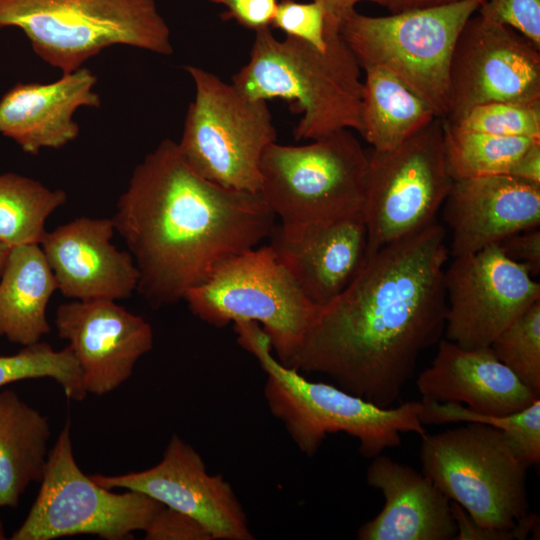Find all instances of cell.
Instances as JSON below:
<instances>
[{
  "label": "cell",
  "instance_id": "28",
  "mask_svg": "<svg viewBox=\"0 0 540 540\" xmlns=\"http://www.w3.org/2000/svg\"><path fill=\"white\" fill-rule=\"evenodd\" d=\"M420 421L423 425L480 422L501 430L518 459L527 467L540 462V398L526 408L507 415H490L453 402L422 397Z\"/></svg>",
  "mask_w": 540,
  "mask_h": 540
},
{
  "label": "cell",
  "instance_id": "21",
  "mask_svg": "<svg viewBox=\"0 0 540 540\" xmlns=\"http://www.w3.org/2000/svg\"><path fill=\"white\" fill-rule=\"evenodd\" d=\"M416 386L424 398L490 415L520 411L540 398L490 347L465 349L447 339L438 342L436 356L418 375Z\"/></svg>",
  "mask_w": 540,
  "mask_h": 540
},
{
  "label": "cell",
  "instance_id": "24",
  "mask_svg": "<svg viewBox=\"0 0 540 540\" xmlns=\"http://www.w3.org/2000/svg\"><path fill=\"white\" fill-rule=\"evenodd\" d=\"M47 417L13 390L0 391V508L16 507L40 482L48 459Z\"/></svg>",
  "mask_w": 540,
  "mask_h": 540
},
{
  "label": "cell",
  "instance_id": "34",
  "mask_svg": "<svg viewBox=\"0 0 540 540\" xmlns=\"http://www.w3.org/2000/svg\"><path fill=\"white\" fill-rule=\"evenodd\" d=\"M144 533L147 540H213L197 520L166 506L155 514Z\"/></svg>",
  "mask_w": 540,
  "mask_h": 540
},
{
  "label": "cell",
  "instance_id": "40",
  "mask_svg": "<svg viewBox=\"0 0 540 540\" xmlns=\"http://www.w3.org/2000/svg\"><path fill=\"white\" fill-rule=\"evenodd\" d=\"M11 247L0 241V278L3 273Z\"/></svg>",
  "mask_w": 540,
  "mask_h": 540
},
{
  "label": "cell",
  "instance_id": "1",
  "mask_svg": "<svg viewBox=\"0 0 540 540\" xmlns=\"http://www.w3.org/2000/svg\"><path fill=\"white\" fill-rule=\"evenodd\" d=\"M446 232L437 221L367 257L350 285L319 308L290 368L391 407L420 355L444 334Z\"/></svg>",
  "mask_w": 540,
  "mask_h": 540
},
{
  "label": "cell",
  "instance_id": "14",
  "mask_svg": "<svg viewBox=\"0 0 540 540\" xmlns=\"http://www.w3.org/2000/svg\"><path fill=\"white\" fill-rule=\"evenodd\" d=\"M450 100L447 122L488 102H540V48L509 26L472 16L453 50Z\"/></svg>",
  "mask_w": 540,
  "mask_h": 540
},
{
  "label": "cell",
  "instance_id": "16",
  "mask_svg": "<svg viewBox=\"0 0 540 540\" xmlns=\"http://www.w3.org/2000/svg\"><path fill=\"white\" fill-rule=\"evenodd\" d=\"M59 338L68 341L87 394L102 396L126 382L153 347V330L113 300H73L56 310Z\"/></svg>",
  "mask_w": 540,
  "mask_h": 540
},
{
  "label": "cell",
  "instance_id": "37",
  "mask_svg": "<svg viewBox=\"0 0 540 540\" xmlns=\"http://www.w3.org/2000/svg\"><path fill=\"white\" fill-rule=\"evenodd\" d=\"M319 4L325 13V28L338 29L341 22L353 11L357 3L370 1L386 6L387 0H311Z\"/></svg>",
  "mask_w": 540,
  "mask_h": 540
},
{
  "label": "cell",
  "instance_id": "18",
  "mask_svg": "<svg viewBox=\"0 0 540 540\" xmlns=\"http://www.w3.org/2000/svg\"><path fill=\"white\" fill-rule=\"evenodd\" d=\"M451 254L461 257L540 224V184L509 174L453 181L444 201Z\"/></svg>",
  "mask_w": 540,
  "mask_h": 540
},
{
  "label": "cell",
  "instance_id": "4",
  "mask_svg": "<svg viewBox=\"0 0 540 540\" xmlns=\"http://www.w3.org/2000/svg\"><path fill=\"white\" fill-rule=\"evenodd\" d=\"M325 40L320 50L295 37L277 39L270 27L258 30L249 61L232 78L248 97L281 98L303 113L293 131L296 140L362 130L361 67L338 29L325 28Z\"/></svg>",
  "mask_w": 540,
  "mask_h": 540
},
{
  "label": "cell",
  "instance_id": "26",
  "mask_svg": "<svg viewBox=\"0 0 540 540\" xmlns=\"http://www.w3.org/2000/svg\"><path fill=\"white\" fill-rule=\"evenodd\" d=\"M66 193L16 173L0 174V241L9 247L40 244L45 224Z\"/></svg>",
  "mask_w": 540,
  "mask_h": 540
},
{
  "label": "cell",
  "instance_id": "5",
  "mask_svg": "<svg viewBox=\"0 0 540 540\" xmlns=\"http://www.w3.org/2000/svg\"><path fill=\"white\" fill-rule=\"evenodd\" d=\"M237 341L257 359L266 374L264 397L272 415L286 428L301 452L312 457L328 434L357 439L359 452L374 458L401 445V434L426 435L420 401L379 407L336 385L308 380L272 355V344L254 321L234 323Z\"/></svg>",
  "mask_w": 540,
  "mask_h": 540
},
{
  "label": "cell",
  "instance_id": "35",
  "mask_svg": "<svg viewBox=\"0 0 540 540\" xmlns=\"http://www.w3.org/2000/svg\"><path fill=\"white\" fill-rule=\"evenodd\" d=\"M226 7L224 18L234 19L255 32L272 25L277 0H211Z\"/></svg>",
  "mask_w": 540,
  "mask_h": 540
},
{
  "label": "cell",
  "instance_id": "36",
  "mask_svg": "<svg viewBox=\"0 0 540 540\" xmlns=\"http://www.w3.org/2000/svg\"><path fill=\"white\" fill-rule=\"evenodd\" d=\"M513 261L523 265L532 276L540 272V231L538 227L508 236L498 243Z\"/></svg>",
  "mask_w": 540,
  "mask_h": 540
},
{
  "label": "cell",
  "instance_id": "17",
  "mask_svg": "<svg viewBox=\"0 0 540 540\" xmlns=\"http://www.w3.org/2000/svg\"><path fill=\"white\" fill-rule=\"evenodd\" d=\"M112 218L79 217L46 232L40 246L64 297L122 300L137 290L139 271L130 252L111 242Z\"/></svg>",
  "mask_w": 540,
  "mask_h": 540
},
{
  "label": "cell",
  "instance_id": "20",
  "mask_svg": "<svg viewBox=\"0 0 540 540\" xmlns=\"http://www.w3.org/2000/svg\"><path fill=\"white\" fill-rule=\"evenodd\" d=\"M372 459L366 482L385 502L358 529L359 540H455L458 528L451 500L431 479L382 454Z\"/></svg>",
  "mask_w": 540,
  "mask_h": 540
},
{
  "label": "cell",
  "instance_id": "15",
  "mask_svg": "<svg viewBox=\"0 0 540 540\" xmlns=\"http://www.w3.org/2000/svg\"><path fill=\"white\" fill-rule=\"evenodd\" d=\"M91 478L107 489L137 491L191 516L213 540L254 539L231 485L222 475L209 474L200 454L176 434L155 466L121 475L95 474Z\"/></svg>",
  "mask_w": 540,
  "mask_h": 540
},
{
  "label": "cell",
  "instance_id": "39",
  "mask_svg": "<svg viewBox=\"0 0 540 540\" xmlns=\"http://www.w3.org/2000/svg\"><path fill=\"white\" fill-rule=\"evenodd\" d=\"M465 0H387L386 6L392 13H398L406 10L429 8L453 4ZM477 2L479 6L487 0H471Z\"/></svg>",
  "mask_w": 540,
  "mask_h": 540
},
{
  "label": "cell",
  "instance_id": "13",
  "mask_svg": "<svg viewBox=\"0 0 540 540\" xmlns=\"http://www.w3.org/2000/svg\"><path fill=\"white\" fill-rule=\"evenodd\" d=\"M445 339L465 349L490 347L493 340L535 302L540 284L499 247L454 257L445 268Z\"/></svg>",
  "mask_w": 540,
  "mask_h": 540
},
{
  "label": "cell",
  "instance_id": "8",
  "mask_svg": "<svg viewBox=\"0 0 540 540\" xmlns=\"http://www.w3.org/2000/svg\"><path fill=\"white\" fill-rule=\"evenodd\" d=\"M369 156L349 129L311 143L276 141L260 161V195L281 224L363 219Z\"/></svg>",
  "mask_w": 540,
  "mask_h": 540
},
{
  "label": "cell",
  "instance_id": "10",
  "mask_svg": "<svg viewBox=\"0 0 540 540\" xmlns=\"http://www.w3.org/2000/svg\"><path fill=\"white\" fill-rule=\"evenodd\" d=\"M185 70L193 79L195 97L177 142L183 158L211 182L260 193L261 157L277 136L267 101L248 97L200 67Z\"/></svg>",
  "mask_w": 540,
  "mask_h": 540
},
{
  "label": "cell",
  "instance_id": "32",
  "mask_svg": "<svg viewBox=\"0 0 540 540\" xmlns=\"http://www.w3.org/2000/svg\"><path fill=\"white\" fill-rule=\"evenodd\" d=\"M273 27L291 36L308 42L320 50L326 47L325 13L314 1L308 3L294 0L278 2L272 21Z\"/></svg>",
  "mask_w": 540,
  "mask_h": 540
},
{
  "label": "cell",
  "instance_id": "25",
  "mask_svg": "<svg viewBox=\"0 0 540 540\" xmlns=\"http://www.w3.org/2000/svg\"><path fill=\"white\" fill-rule=\"evenodd\" d=\"M365 70L360 134L378 151L390 150L438 118L421 97L390 72Z\"/></svg>",
  "mask_w": 540,
  "mask_h": 540
},
{
  "label": "cell",
  "instance_id": "19",
  "mask_svg": "<svg viewBox=\"0 0 540 540\" xmlns=\"http://www.w3.org/2000/svg\"><path fill=\"white\" fill-rule=\"evenodd\" d=\"M269 238L277 258L319 307L339 296L367 259L363 219L280 224L273 228Z\"/></svg>",
  "mask_w": 540,
  "mask_h": 540
},
{
  "label": "cell",
  "instance_id": "41",
  "mask_svg": "<svg viewBox=\"0 0 540 540\" xmlns=\"http://www.w3.org/2000/svg\"><path fill=\"white\" fill-rule=\"evenodd\" d=\"M6 539L3 523L0 519V540Z\"/></svg>",
  "mask_w": 540,
  "mask_h": 540
},
{
  "label": "cell",
  "instance_id": "12",
  "mask_svg": "<svg viewBox=\"0 0 540 540\" xmlns=\"http://www.w3.org/2000/svg\"><path fill=\"white\" fill-rule=\"evenodd\" d=\"M364 222L367 257L436 221L451 189L444 152L443 119L393 149L369 153Z\"/></svg>",
  "mask_w": 540,
  "mask_h": 540
},
{
  "label": "cell",
  "instance_id": "30",
  "mask_svg": "<svg viewBox=\"0 0 540 540\" xmlns=\"http://www.w3.org/2000/svg\"><path fill=\"white\" fill-rule=\"evenodd\" d=\"M490 349L526 386L540 394V301L507 326Z\"/></svg>",
  "mask_w": 540,
  "mask_h": 540
},
{
  "label": "cell",
  "instance_id": "6",
  "mask_svg": "<svg viewBox=\"0 0 540 540\" xmlns=\"http://www.w3.org/2000/svg\"><path fill=\"white\" fill-rule=\"evenodd\" d=\"M18 27L34 52L64 73L112 45L171 55L154 0H0V29Z\"/></svg>",
  "mask_w": 540,
  "mask_h": 540
},
{
  "label": "cell",
  "instance_id": "11",
  "mask_svg": "<svg viewBox=\"0 0 540 540\" xmlns=\"http://www.w3.org/2000/svg\"><path fill=\"white\" fill-rule=\"evenodd\" d=\"M40 484L12 540H52L82 534L123 540L144 531L164 506L137 491L112 492L85 475L74 458L69 422L49 451Z\"/></svg>",
  "mask_w": 540,
  "mask_h": 540
},
{
  "label": "cell",
  "instance_id": "33",
  "mask_svg": "<svg viewBox=\"0 0 540 540\" xmlns=\"http://www.w3.org/2000/svg\"><path fill=\"white\" fill-rule=\"evenodd\" d=\"M482 17L509 26L540 48V0H487Z\"/></svg>",
  "mask_w": 540,
  "mask_h": 540
},
{
  "label": "cell",
  "instance_id": "38",
  "mask_svg": "<svg viewBox=\"0 0 540 540\" xmlns=\"http://www.w3.org/2000/svg\"><path fill=\"white\" fill-rule=\"evenodd\" d=\"M509 175L540 184V141L533 143L516 162Z\"/></svg>",
  "mask_w": 540,
  "mask_h": 540
},
{
  "label": "cell",
  "instance_id": "23",
  "mask_svg": "<svg viewBox=\"0 0 540 540\" xmlns=\"http://www.w3.org/2000/svg\"><path fill=\"white\" fill-rule=\"evenodd\" d=\"M57 283L40 244L10 249L0 278V337L22 346L50 332L47 305Z\"/></svg>",
  "mask_w": 540,
  "mask_h": 540
},
{
  "label": "cell",
  "instance_id": "27",
  "mask_svg": "<svg viewBox=\"0 0 540 540\" xmlns=\"http://www.w3.org/2000/svg\"><path fill=\"white\" fill-rule=\"evenodd\" d=\"M448 172L463 180L509 174L520 157L540 139L459 130L443 120Z\"/></svg>",
  "mask_w": 540,
  "mask_h": 540
},
{
  "label": "cell",
  "instance_id": "2",
  "mask_svg": "<svg viewBox=\"0 0 540 540\" xmlns=\"http://www.w3.org/2000/svg\"><path fill=\"white\" fill-rule=\"evenodd\" d=\"M260 193L196 173L177 142L162 140L134 168L112 216L153 308L175 304L226 259L257 247L275 227Z\"/></svg>",
  "mask_w": 540,
  "mask_h": 540
},
{
  "label": "cell",
  "instance_id": "9",
  "mask_svg": "<svg viewBox=\"0 0 540 540\" xmlns=\"http://www.w3.org/2000/svg\"><path fill=\"white\" fill-rule=\"evenodd\" d=\"M184 300L200 320L221 328L257 322L277 359L289 367L312 326L319 306L299 287L270 245L254 247L220 263Z\"/></svg>",
  "mask_w": 540,
  "mask_h": 540
},
{
  "label": "cell",
  "instance_id": "31",
  "mask_svg": "<svg viewBox=\"0 0 540 540\" xmlns=\"http://www.w3.org/2000/svg\"><path fill=\"white\" fill-rule=\"evenodd\" d=\"M447 123L462 131L540 139V102H488Z\"/></svg>",
  "mask_w": 540,
  "mask_h": 540
},
{
  "label": "cell",
  "instance_id": "7",
  "mask_svg": "<svg viewBox=\"0 0 540 540\" xmlns=\"http://www.w3.org/2000/svg\"><path fill=\"white\" fill-rule=\"evenodd\" d=\"M471 0L369 16L356 10L339 33L359 66L382 68L427 102L436 116L450 112V65L458 36L478 10Z\"/></svg>",
  "mask_w": 540,
  "mask_h": 540
},
{
  "label": "cell",
  "instance_id": "22",
  "mask_svg": "<svg viewBox=\"0 0 540 540\" xmlns=\"http://www.w3.org/2000/svg\"><path fill=\"white\" fill-rule=\"evenodd\" d=\"M96 82L91 70L80 67L51 83L16 84L0 100V133L33 155L65 146L79 135L75 111L100 106Z\"/></svg>",
  "mask_w": 540,
  "mask_h": 540
},
{
  "label": "cell",
  "instance_id": "3",
  "mask_svg": "<svg viewBox=\"0 0 540 540\" xmlns=\"http://www.w3.org/2000/svg\"><path fill=\"white\" fill-rule=\"evenodd\" d=\"M421 439L422 473L455 502V540H524L536 530L538 516L528 514V468L501 430L467 422Z\"/></svg>",
  "mask_w": 540,
  "mask_h": 540
},
{
  "label": "cell",
  "instance_id": "29",
  "mask_svg": "<svg viewBox=\"0 0 540 540\" xmlns=\"http://www.w3.org/2000/svg\"><path fill=\"white\" fill-rule=\"evenodd\" d=\"M39 378L56 381L71 400L83 401L88 395L81 369L68 346L55 350L39 341L23 346L15 354L0 356V389L21 380Z\"/></svg>",
  "mask_w": 540,
  "mask_h": 540
}]
</instances>
